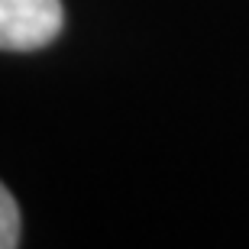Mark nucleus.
I'll return each mask as SVG.
<instances>
[{
  "label": "nucleus",
  "mask_w": 249,
  "mask_h": 249,
  "mask_svg": "<svg viewBox=\"0 0 249 249\" xmlns=\"http://www.w3.org/2000/svg\"><path fill=\"white\" fill-rule=\"evenodd\" d=\"M62 0H0V49L36 52L62 33Z\"/></svg>",
  "instance_id": "obj_1"
},
{
  "label": "nucleus",
  "mask_w": 249,
  "mask_h": 249,
  "mask_svg": "<svg viewBox=\"0 0 249 249\" xmlns=\"http://www.w3.org/2000/svg\"><path fill=\"white\" fill-rule=\"evenodd\" d=\"M19 243V207L7 185H0V249H13Z\"/></svg>",
  "instance_id": "obj_2"
}]
</instances>
